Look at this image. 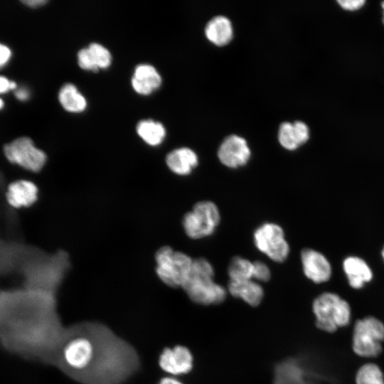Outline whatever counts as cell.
I'll return each mask as SVG.
<instances>
[{"label": "cell", "mask_w": 384, "mask_h": 384, "mask_svg": "<svg viewBox=\"0 0 384 384\" xmlns=\"http://www.w3.org/2000/svg\"><path fill=\"white\" fill-rule=\"evenodd\" d=\"M309 129L303 122H283L278 132L279 144L288 150H294L307 142Z\"/></svg>", "instance_id": "4fadbf2b"}, {"label": "cell", "mask_w": 384, "mask_h": 384, "mask_svg": "<svg viewBox=\"0 0 384 384\" xmlns=\"http://www.w3.org/2000/svg\"><path fill=\"white\" fill-rule=\"evenodd\" d=\"M161 78L156 70L151 65L141 64L136 67L132 85L140 95H149L160 87Z\"/></svg>", "instance_id": "9a60e30c"}, {"label": "cell", "mask_w": 384, "mask_h": 384, "mask_svg": "<svg viewBox=\"0 0 384 384\" xmlns=\"http://www.w3.org/2000/svg\"><path fill=\"white\" fill-rule=\"evenodd\" d=\"M18 87L17 82L11 80L5 75H0V95L14 92Z\"/></svg>", "instance_id": "d4e9b609"}, {"label": "cell", "mask_w": 384, "mask_h": 384, "mask_svg": "<svg viewBox=\"0 0 384 384\" xmlns=\"http://www.w3.org/2000/svg\"><path fill=\"white\" fill-rule=\"evenodd\" d=\"M205 35L209 41L216 46L228 44L233 35L230 21L223 16L213 18L206 26Z\"/></svg>", "instance_id": "ac0fdd59"}, {"label": "cell", "mask_w": 384, "mask_h": 384, "mask_svg": "<svg viewBox=\"0 0 384 384\" xmlns=\"http://www.w3.org/2000/svg\"><path fill=\"white\" fill-rule=\"evenodd\" d=\"M270 270L265 263L261 261H256L253 262L252 279L261 282H267L270 279Z\"/></svg>", "instance_id": "cb8c5ba5"}, {"label": "cell", "mask_w": 384, "mask_h": 384, "mask_svg": "<svg viewBox=\"0 0 384 384\" xmlns=\"http://www.w3.org/2000/svg\"><path fill=\"white\" fill-rule=\"evenodd\" d=\"M354 384H384V370L377 363L368 361L356 370Z\"/></svg>", "instance_id": "ffe728a7"}, {"label": "cell", "mask_w": 384, "mask_h": 384, "mask_svg": "<svg viewBox=\"0 0 384 384\" xmlns=\"http://www.w3.org/2000/svg\"><path fill=\"white\" fill-rule=\"evenodd\" d=\"M214 270L204 258L193 260L181 287L189 298L202 305L218 304L226 297V290L213 280Z\"/></svg>", "instance_id": "6da1fadb"}, {"label": "cell", "mask_w": 384, "mask_h": 384, "mask_svg": "<svg viewBox=\"0 0 384 384\" xmlns=\"http://www.w3.org/2000/svg\"><path fill=\"white\" fill-rule=\"evenodd\" d=\"M230 281L253 279V262L241 257H233L228 266Z\"/></svg>", "instance_id": "7402d4cb"}, {"label": "cell", "mask_w": 384, "mask_h": 384, "mask_svg": "<svg viewBox=\"0 0 384 384\" xmlns=\"http://www.w3.org/2000/svg\"><path fill=\"white\" fill-rule=\"evenodd\" d=\"M169 169L174 174L186 176L191 174L198 164V156L191 149L178 148L169 152L166 158Z\"/></svg>", "instance_id": "2e32d148"}, {"label": "cell", "mask_w": 384, "mask_h": 384, "mask_svg": "<svg viewBox=\"0 0 384 384\" xmlns=\"http://www.w3.org/2000/svg\"><path fill=\"white\" fill-rule=\"evenodd\" d=\"M220 213L216 205L208 201L196 203L191 211L183 219V226L186 235L193 239L210 235L220 223Z\"/></svg>", "instance_id": "8992f818"}, {"label": "cell", "mask_w": 384, "mask_h": 384, "mask_svg": "<svg viewBox=\"0 0 384 384\" xmlns=\"http://www.w3.org/2000/svg\"><path fill=\"white\" fill-rule=\"evenodd\" d=\"M95 346L86 336L73 337L62 349L61 357L66 366L73 370H87L95 361Z\"/></svg>", "instance_id": "ba28073f"}, {"label": "cell", "mask_w": 384, "mask_h": 384, "mask_svg": "<svg viewBox=\"0 0 384 384\" xmlns=\"http://www.w3.org/2000/svg\"><path fill=\"white\" fill-rule=\"evenodd\" d=\"M250 155V149L246 140L234 134L227 137L218 151V156L220 162L233 169L245 165Z\"/></svg>", "instance_id": "30bf717a"}, {"label": "cell", "mask_w": 384, "mask_h": 384, "mask_svg": "<svg viewBox=\"0 0 384 384\" xmlns=\"http://www.w3.org/2000/svg\"><path fill=\"white\" fill-rule=\"evenodd\" d=\"M351 348L361 359L380 357L384 351V321L373 314L357 318L352 325Z\"/></svg>", "instance_id": "3957f363"}, {"label": "cell", "mask_w": 384, "mask_h": 384, "mask_svg": "<svg viewBox=\"0 0 384 384\" xmlns=\"http://www.w3.org/2000/svg\"><path fill=\"white\" fill-rule=\"evenodd\" d=\"M58 100L61 106L70 112H81L87 107V102L83 95L74 85L70 83L65 84L60 88Z\"/></svg>", "instance_id": "d6986e66"}, {"label": "cell", "mask_w": 384, "mask_h": 384, "mask_svg": "<svg viewBox=\"0 0 384 384\" xmlns=\"http://www.w3.org/2000/svg\"><path fill=\"white\" fill-rule=\"evenodd\" d=\"M2 153L8 163L33 174L41 171L47 161L46 152L27 136L18 137L4 144Z\"/></svg>", "instance_id": "277c9868"}, {"label": "cell", "mask_w": 384, "mask_h": 384, "mask_svg": "<svg viewBox=\"0 0 384 384\" xmlns=\"http://www.w3.org/2000/svg\"><path fill=\"white\" fill-rule=\"evenodd\" d=\"M12 55L13 53L10 47L0 42V70L9 64Z\"/></svg>", "instance_id": "484cf974"}, {"label": "cell", "mask_w": 384, "mask_h": 384, "mask_svg": "<svg viewBox=\"0 0 384 384\" xmlns=\"http://www.w3.org/2000/svg\"><path fill=\"white\" fill-rule=\"evenodd\" d=\"M21 2L31 9L42 7L48 3L47 0H21Z\"/></svg>", "instance_id": "f1b7e54d"}, {"label": "cell", "mask_w": 384, "mask_h": 384, "mask_svg": "<svg viewBox=\"0 0 384 384\" xmlns=\"http://www.w3.org/2000/svg\"><path fill=\"white\" fill-rule=\"evenodd\" d=\"M193 356L189 349L178 345L165 348L159 358V365L166 373L179 375L189 373L193 368Z\"/></svg>", "instance_id": "8fae6325"}, {"label": "cell", "mask_w": 384, "mask_h": 384, "mask_svg": "<svg viewBox=\"0 0 384 384\" xmlns=\"http://www.w3.org/2000/svg\"><path fill=\"white\" fill-rule=\"evenodd\" d=\"M312 312L316 328L330 334L349 326L353 314L347 300L330 292H324L314 299Z\"/></svg>", "instance_id": "7a4b0ae2"}, {"label": "cell", "mask_w": 384, "mask_h": 384, "mask_svg": "<svg viewBox=\"0 0 384 384\" xmlns=\"http://www.w3.org/2000/svg\"><path fill=\"white\" fill-rule=\"evenodd\" d=\"M156 274L166 285L181 287L193 260L186 254L174 251L169 246H163L156 252Z\"/></svg>", "instance_id": "5b68a950"}, {"label": "cell", "mask_w": 384, "mask_h": 384, "mask_svg": "<svg viewBox=\"0 0 384 384\" xmlns=\"http://www.w3.org/2000/svg\"><path fill=\"white\" fill-rule=\"evenodd\" d=\"M343 268L348 284L354 289H360L371 281L373 272L367 263L360 257H348L343 262Z\"/></svg>", "instance_id": "5bb4252c"}, {"label": "cell", "mask_w": 384, "mask_h": 384, "mask_svg": "<svg viewBox=\"0 0 384 384\" xmlns=\"http://www.w3.org/2000/svg\"><path fill=\"white\" fill-rule=\"evenodd\" d=\"M137 132L139 136L151 146L160 144L166 136V130L163 124L151 119L139 122L137 127Z\"/></svg>", "instance_id": "44dd1931"}, {"label": "cell", "mask_w": 384, "mask_h": 384, "mask_svg": "<svg viewBox=\"0 0 384 384\" xmlns=\"http://www.w3.org/2000/svg\"><path fill=\"white\" fill-rule=\"evenodd\" d=\"M382 257H383V260H384V247H383V249L382 250Z\"/></svg>", "instance_id": "d6a6232c"}, {"label": "cell", "mask_w": 384, "mask_h": 384, "mask_svg": "<svg viewBox=\"0 0 384 384\" xmlns=\"http://www.w3.org/2000/svg\"><path fill=\"white\" fill-rule=\"evenodd\" d=\"M381 7L383 9V23L384 24V1L381 3Z\"/></svg>", "instance_id": "1f68e13d"}, {"label": "cell", "mask_w": 384, "mask_h": 384, "mask_svg": "<svg viewBox=\"0 0 384 384\" xmlns=\"http://www.w3.org/2000/svg\"><path fill=\"white\" fill-rule=\"evenodd\" d=\"M92 61L97 69L108 68L112 62V55L110 51L98 43H91L87 48Z\"/></svg>", "instance_id": "603a6c76"}, {"label": "cell", "mask_w": 384, "mask_h": 384, "mask_svg": "<svg viewBox=\"0 0 384 384\" xmlns=\"http://www.w3.org/2000/svg\"><path fill=\"white\" fill-rule=\"evenodd\" d=\"M301 260L304 274L314 283L326 282L330 279L331 265L319 252L304 249L301 253Z\"/></svg>", "instance_id": "7c38bea8"}, {"label": "cell", "mask_w": 384, "mask_h": 384, "mask_svg": "<svg viewBox=\"0 0 384 384\" xmlns=\"http://www.w3.org/2000/svg\"><path fill=\"white\" fill-rule=\"evenodd\" d=\"M13 92L16 99L20 102H26L31 97V91L25 86L18 87Z\"/></svg>", "instance_id": "83f0119b"}, {"label": "cell", "mask_w": 384, "mask_h": 384, "mask_svg": "<svg viewBox=\"0 0 384 384\" xmlns=\"http://www.w3.org/2000/svg\"><path fill=\"white\" fill-rule=\"evenodd\" d=\"M257 248L274 262H282L288 257L289 247L282 228L272 223L260 226L254 233Z\"/></svg>", "instance_id": "52a82bcc"}, {"label": "cell", "mask_w": 384, "mask_h": 384, "mask_svg": "<svg viewBox=\"0 0 384 384\" xmlns=\"http://www.w3.org/2000/svg\"><path fill=\"white\" fill-rule=\"evenodd\" d=\"M39 188L29 179H18L10 183L6 190L5 199L12 208H30L38 199Z\"/></svg>", "instance_id": "9c48e42d"}, {"label": "cell", "mask_w": 384, "mask_h": 384, "mask_svg": "<svg viewBox=\"0 0 384 384\" xmlns=\"http://www.w3.org/2000/svg\"><path fill=\"white\" fill-rule=\"evenodd\" d=\"M4 105H5V102H4V100H3V98H1V97H0V110H1L4 109Z\"/></svg>", "instance_id": "4dcf8cb0"}, {"label": "cell", "mask_w": 384, "mask_h": 384, "mask_svg": "<svg viewBox=\"0 0 384 384\" xmlns=\"http://www.w3.org/2000/svg\"><path fill=\"white\" fill-rule=\"evenodd\" d=\"M338 5L346 11H356L360 9L366 4L364 0H339Z\"/></svg>", "instance_id": "4316f807"}, {"label": "cell", "mask_w": 384, "mask_h": 384, "mask_svg": "<svg viewBox=\"0 0 384 384\" xmlns=\"http://www.w3.org/2000/svg\"><path fill=\"white\" fill-rule=\"evenodd\" d=\"M228 291L236 298L242 299L250 306L259 305L264 296L262 287L253 279L243 281H230L228 283Z\"/></svg>", "instance_id": "e0dca14e"}, {"label": "cell", "mask_w": 384, "mask_h": 384, "mask_svg": "<svg viewBox=\"0 0 384 384\" xmlns=\"http://www.w3.org/2000/svg\"><path fill=\"white\" fill-rule=\"evenodd\" d=\"M158 384H183V383L174 377L168 376V377H164L161 378L158 383Z\"/></svg>", "instance_id": "f546056e"}]
</instances>
